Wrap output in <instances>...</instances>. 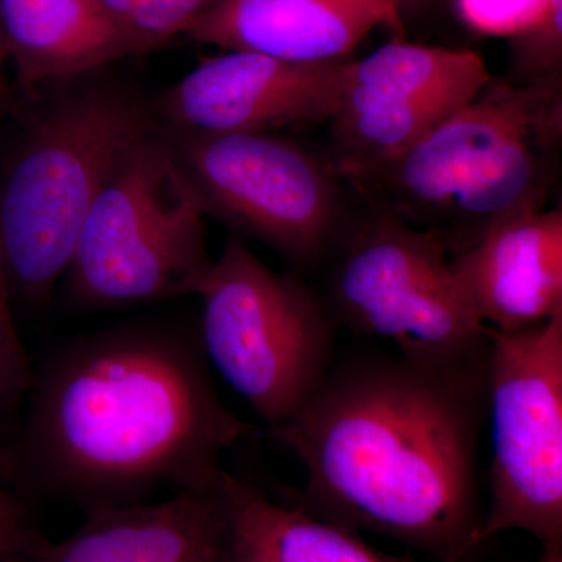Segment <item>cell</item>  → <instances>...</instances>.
I'll return each instance as SVG.
<instances>
[{"label":"cell","mask_w":562,"mask_h":562,"mask_svg":"<svg viewBox=\"0 0 562 562\" xmlns=\"http://www.w3.org/2000/svg\"><path fill=\"white\" fill-rule=\"evenodd\" d=\"M487 335L492 461L480 546L524 531L543 549L562 547V313Z\"/></svg>","instance_id":"9"},{"label":"cell","mask_w":562,"mask_h":562,"mask_svg":"<svg viewBox=\"0 0 562 562\" xmlns=\"http://www.w3.org/2000/svg\"><path fill=\"white\" fill-rule=\"evenodd\" d=\"M232 562H416L380 552L357 532L269 501L225 471Z\"/></svg>","instance_id":"16"},{"label":"cell","mask_w":562,"mask_h":562,"mask_svg":"<svg viewBox=\"0 0 562 562\" xmlns=\"http://www.w3.org/2000/svg\"><path fill=\"white\" fill-rule=\"evenodd\" d=\"M224 473L162 502L92 509L69 538L46 539L32 562H232Z\"/></svg>","instance_id":"12"},{"label":"cell","mask_w":562,"mask_h":562,"mask_svg":"<svg viewBox=\"0 0 562 562\" xmlns=\"http://www.w3.org/2000/svg\"><path fill=\"white\" fill-rule=\"evenodd\" d=\"M401 0H225L183 35L294 63L347 60L375 27L402 31Z\"/></svg>","instance_id":"14"},{"label":"cell","mask_w":562,"mask_h":562,"mask_svg":"<svg viewBox=\"0 0 562 562\" xmlns=\"http://www.w3.org/2000/svg\"><path fill=\"white\" fill-rule=\"evenodd\" d=\"M561 149L562 81L492 77L412 149L351 187L457 255L503 221L546 209Z\"/></svg>","instance_id":"3"},{"label":"cell","mask_w":562,"mask_h":562,"mask_svg":"<svg viewBox=\"0 0 562 562\" xmlns=\"http://www.w3.org/2000/svg\"><path fill=\"white\" fill-rule=\"evenodd\" d=\"M7 58H9V54H7L5 41H3L2 32H0V113H2L7 95L5 80H3V61Z\"/></svg>","instance_id":"24"},{"label":"cell","mask_w":562,"mask_h":562,"mask_svg":"<svg viewBox=\"0 0 562 562\" xmlns=\"http://www.w3.org/2000/svg\"><path fill=\"white\" fill-rule=\"evenodd\" d=\"M509 43L503 79L516 85L562 81V0H547L541 16Z\"/></svg>","instance_id":"17"},{"label":"cell","mask_w":562,"mask_h":562,"mask_svg":"<svg viewBox=\"0 0 562 562\" xmlns=\"http://www.w3.org/2000/svg\"><path fill=\"white\" fill-rule=\"evenodd\" d=\"M0 32L27 88L77 79L131 55L94 0H0Z\"/></svg>","instance_id":"15"},{"label":"cell","mask_w":562,"mask_h":562,"mask_svg":"<svg viewBox=\"0 0 562 562\" xmlns=\"http://www.w3.org/2000/svg\"><path fill=\"white\" fill-rule=\"evenodd\" d=\"M346 61L228 52L205 58L155 103L166 132H280L330 120Z\"/></svg>","instance_id":"11"},{"label":"cell","mask_w":562,"mask_h":562,"mask_svg":"<svg viewBox=\"0 0 562 562\" xmlns=\"http://www.w3.org/2000/svg\"><path fill=\"white\" fill-rule=\"evenodd\" d=\"M401 2H402V5H403V2H405V0H401Z\"/></svg>","instance_id":"27"},{"label":"cell","mask_w":562,"mask_h":562,"mask_svg":"<svg viewBox=\"0 0 562 562\" xmlns=\"http://www.w3.org/2000/svg\"><path fill=\"white\" fill-rule=\"evenodd\" d=\"M538 562H562V547L554 549H543L542 557Z\"/></svg>","instance_id":"26"},{"label":"cell","mask_w":562,"mask_h":562,"mask_svg":"<svg viewBox=\"0 0 562 562\" xmlns=\"http://www.w3.org/2000/svg\"><path fill=\"white\" fill-rule=\"evenodd\" d=\"M195 295L206 361L269 430L290 422L335 364L338 322L319 292L233 235Z\"/></svg>","instance_id":"6"},{"label":"cell","mask_w":562,"mask_h":562,"mask_svg":"<svg viewBox=\"0 0 562 562\" xmlns=\"http://www.w3.org/2000/svg\"><path fill=\"white\" fill-rule=\"evenodd\" d=\"M16 475L85 512L220 482L257 435L225 406L201 341L124 325L69 344L35 373Z\"/></svg>","instance_id":"2"},{"label":"cell","mask_w":562,"mask_h":562,"mask_svg":"<svg viewBox=\"0 0 562 562\" xmlns=\"http://www.w3.org/2000/svg\"><path fill=\"white\" fill-rule=\"evenodd\" d=\"M94 2L101 7L111 24L121 33V27L124 25L125 20H127L128 14H131L136 0H94Z\"/></svg>","instance_id":"22"},{"label":"cell","mask_w":562,"mask_h":562,"mask_svg":"<svg viewBox=\"0 0 562 562\" xmlns=\"http://www.w3.org/2000/svg\"><path fill=\"white\" fill-rule=\"evenodd\" d=\"M44 542L24 503L0 480V549L33 554Z\"/></svg>","instance_id":"21"},{"label":"cell","mask_w":562,"mask_h":562,"mask_svg":"<svg viewBox=\"0 0 562 562\" xmlns=\"http://www.w3.org/2000/svg\"><path fill=\"white\" fill-rule=\"evenodd\" d=\"M473 314L487 328L514 331L562 313V211L503 221L450 260Z\"/></svg>","instance_id":"13"},{"label":"cell","mask_w":562,"mask_h":562,"mask_svg":"<svg viewBox=\"0 0 562 562\" xmlns=\"http://www.w3.org/2000/svg\"><path fill=\"white\" fill-rule=\"evenodd\" d=\"M0 562H32V554L0 549Z\"/></svg>","instance_id":"25"},{"label":"cell","mask_w":562,"mask_h":562,"mask_svg":"<svg viewBox=\"0 0 562 562\" xmlns=\"http://www.w3.org/2000/svg\"><path fill=\"white\" fill-rule=\"evenodd\" d=\"M14 479H16V468H14L13 454L0 447V480L7 483Z\"/></svg>","instance_id":"23"},{"label":"cell","mask_w":562,"mask_h":562,"mask_svg":"<svg viewBox=\"0 0 562 562\" xmlns=\"http://www.w3.org/2000/svg\"><path fill=\"white\" fill-rule=\"evenodd\" d=\"M486 414L487 360L384 355L335 362L301 412L269 432L305 468L299 509L461 562L480 547Z\"/></svg>","instance_id":"1"},{"label":"cell","mask_w":562,"mask_h":562,"mask_svg":"<svg viewBox=\"0 0 562 562\" xmlns=\"http://www.w3.org/2000/svg\"><path fill=\"white\" fill-rule=\"evenodd\" d=\"M151 124L139 99L111 85L68 91L33 122L0 187V257L25 301L50 297L111 172Z\"/></svg>","instance_id":"4"},{"label":"cell","mask_w":562,"mask_h":562,"mask_svg":"<svg viewBox=\"0 0 562 562\" xmlns=\"http://www.w3.org/2000/svg\"><path fill=\"white\" fill-rule=\"evenodd\" d=\"M547 0H457L462 21L484 35L508 36L530 27Z\"/></svg>","instance_id":"20"},{"label":"cell","mask_w":562,"mask_h":562,"mask_svg":"<svg viewBox=\"0 0 562 562\" xmlns=\"http://www.w3.org/2000/svg\"><path fill=\"white\" fill-rule=\"evenodd\" d=\"M205 209L171 144L154 131L122 155L81 228L65 277L76 310L198 294L213 260Z\"/></svg>","instance_id":"5"},{"label":"cell","mask_w":562,"mask_h":562,"mask_svg":"<svg viewBox=\"0 0 562 562\" xmlns=\"http://www.w3.org/2000/svg\"><path fill=\"white\" fill-rule=\"evenodd\" d=\"M492 74L479 54L401 38L360 61H346L328 124L325 160L350 183L394 161L471 102Z\"/></svg>","instance_id":"10"},{"label":"cell","mask_w":562,"mask_h":562,"mask_svg":"<svg viewBox=\"0 0 562 562\" xmlns=\"http://www.w3.org/2000/svg\"><path fill=\"white\" fill-rule=\"evenodd\" d=\"M225 0H136L121 27L128 54L158 49Z\"/></svg>","instance_id":"18"},{"label":"cell","mask_w":562,"mask_h":562,"mask_svg":"<svg viewBox=\"0 0 562 562\" xmlns=\"http://www.w3.org/2000/svg\"><path fill=\"white\" fill-rule=\"evenodd\" d=\"M206 214L268 244L294 268L327 260L350 225L325 158L279 132H166Z\"/></svg>","instance_id":"8"},{"label":"cell","mask_w":562,"mask_h":562,"mask_svg":"<svg viewBox=\"0 0 562 562\" xmlns=\"http://www.w3.org/2000/svg\"><path fill=\"white\" fill-rule=\"evenodd\" d=\"M322 295L338 325L397 344L432 364L487 360V327L462 297L449 250L432 232L369 206L350 222L325 262Z\"/></svg>","instance_id":"7"},{"label":"cell","mask_w":562,"mask_h":562,"mask_svg":"<svg viewBox=\"0 0 562 562\" xmlns=\"http://www.w3.org/2000/svg\"><path fill=\"white\" fill-rule=\"evenodd\" d=\"M9 279L0 257V420L9 417L31 394L33 372L27 350L11 316Z\"/></svg>","instance_id":"19"}]
</instances>
